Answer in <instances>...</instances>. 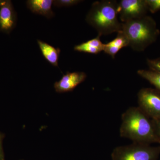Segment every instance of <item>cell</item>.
Here are the masks:
<instances>
[{"label":"cell","instance_id":"cell-1","mask_svg":"<svg viewBox=\"0 0 160 160\" xmlns=\"http://www.w3.org/2000/svg\"><path fill=\"white\" fill-rule=\"evenodd\" d=\"M120 134L133 143L159 144L152 119L138 107H130L123 112Z\"/></svg>","mask_w":160,"mask_h":160},{"label":"cell","instance_id":"cell-2","mask_svg":"<svg viewBox=\"0 0 160 160\" xmlns=\"http://www.w3.org/2000/svg\"><path fill=\"white\" fill-rule=\"evenodd\" d=\"M116 1L103 0L94 2L86 17V21L98 32V35L112 34L122 31V23L118 18Z\"/></svg>","mask_w":160,"mask_h":160},{"label":"cell","instance_id":"cell-3","mask_svg":"<svg viewBox=\"0 0 160 160\" xmlns=\"http://www.w3.org/2000/svg\"><path fill=\"white\" fill-rule=\"evenodd\" d=\"M122 32L135 51H144L159 34L154 20L149 16L122 23Z\"/></svg>","mask_w":160,"mask_h":160},{"label":"cell","instance_id":"cell-4","mask_svg":"<svg viewBox=\"0 0 160 160\" xmlns=\"http://www.w3.org/2000/svg\"><path fill=\"white\" fill-rule=\"evenodd\" d=\"M160 146L133 143L118 146L112 152V160H157Z\"/></svg>","mask_w":160,"mask_h":160},{"label":"cell","instance_id":"cell-5","mask_svg":"<svg viewBox=\"0 0 160 160\" xmlns=\"http://www.w3.org/2000/svg\"><path fill=\"white\" fill-rule=\"evenodd\" d=\"M138 106L152 120L160 119V91L152 88H143L138 94Z\"/></svg>","mask_w":160,"mask_h":160},{"label":"cell","instance_id":"cell-6","mask_svg":"<svg viewBox=\"0 0 160 160\" xmlns=\"http://www.w3.org/2000/svg\"><path fill=\"white\" fill-rule=\"evenodd\" d=\"M148 10L146 0H122L118 3V14L122 23L145 16Z\"/></svg>","mask_w":160,"mask_h":160},{"label":"cell","instance_id":"cell-7","mask_svg":"<svg viewBox=\"0 0 160 160\" xmlns=\"http://www.w3.org/2000/svg\"><path fill=\"white\" fill-rule=\"evenodd\" d=\"M86 77V73L82 72H67L63 75L59 81L55 82V90L58 93L72 91L77 86L84 82Z\"/></svg>","mask_w":160,"mask_h":160},{"label":"cell","instance_id":"cell-8","mask_svg":"<svg viewBox=\"0 0 160 160\" xmlns=\"http://www.w3.org/2000/svg\"><path fill=\"white\" fill-rule=\"evenodd\" d=\"M17 24V15L11 1L3 0L0 6V30L9 33Z\"/></svg>","mask_w":160,"mask_h":160},{"label":"cell","instance_id":"cell-9","mask_svg":"<svg viewBox=\"0 0 160 160\" xmlns=\"http://www.w3.org/2000/svg\"><path fill=\"white\" fill-rule=\"evenodd\" d=\"M52 0H28L26 6L31 12L35 14L43 16L49 19L54 16L52 9Z\"/></svg>","mask_w":160,"mask_h":160},{"label":"cell","instance_id":"cell-10","mask_svg":"<svg viewBox=\"0 0 160 160\" xmlns=\"http://www.w3.org/2000/svg\"><path fill=\"white\" fill-rule=\"evenodd\" d=\"M37 42L42 54L47 62L52 66L58 67L59 57L61 52L59 48H55L40 40H38Z\"/></svg>","mask_w":160,"mask_h":160},{"label":"cell","instance_id":"cell-11","mask_svg":"<svg viewBox=\"0 0 160 160\" xmlns=\"http://www.w3.org/2000/svg\"><path fill=\"white\" fill-rule=\"evenodd\" d=\"M99 35L92 39L89 40L77 45L74 47L75 51L79 52H86L91 54H97L103 51L104 44H103L100 40Z\"/></svg>","mask_w":160,"mask_h":160},{"label":"cell","instance_id":"cell-12","mask_svg":"<svg viewBox=\"0 0 160 160\" xmlns=\"http://www.w3.org/2000/svg\"><path fill=\"white\" fill-rule=\"evenodd\" d=\"M138 74L148 81L160 91V72L155 70L141 69L138 71Z\"/></svg>","mask_w":160,"mask_h":160},{"label":"cell","instance_id":"cell-13","mask_svg":"<svg viewBox=\"0 0 160 160\" xmlns=\"http://www.w3.org/2000/svg\"><path fill=\"white\" fill-rule=\"evenodd\" d=\"M108 44L111 46H116L121 49L124 47L129 46L128 40L122 31L118 32L117 37Z\"/></svg>","mask_w":160,"mask_h":160},{"label":"cell","instance_id":"cell-14","mask_svg":"<svg viewBox=\"0 0 160 160\" xmlns=\"http://www.w3.org/2000/svg\"><path fill=\"white\" fill-rule=\"evenodd\" d=\"M81 0H54L53 5L57 7H70L82 2Z\"/></svg>","mask_w":160,"mask_h":160},{"label":"cell","instance_id":"cell-15","mask_svg":"<svg viewBox=\"0 0 160 160\" xmlns=\"http://www.w3.org/2000/svg\"><path fill=\"white\" fill-rule=\"evenodd\" d=\"M148 10L155 13L160 10V0H146Z\"/></svg>","mask_w":160,"mask_h":160},{"label":"cell","instance_id":"cell-16","mask_svg":"<svg viewBox=\"0 0 160 160\" xmlns=\"http://www.w3.org/2000/svg\"><path fill=\"white\" fill-rule=\"evenodd\" d=\"M120 49H121L118 47L111 46L107 43V44H104L103 51H104L105 53L111 56L113 58H114L116 55L120 51Z\"/></svg>","mask_w":160,"mask_h":160},{"label":"cell","instance_id":"cell-17","mask_svg":"<svg viewBox=\"0 0 160 160\" xmlns=\"http://www.w3.org/2000/svg\"><path fill=\"white\" fill-rule=\"evenodd\" d=\"M147 64L150 69L160 72V58L155 59H148Z\"/></svg>","mask_w":160,"mask_h":160},{"label":"cell","instance_id":"cell-18","mask_svg":"<svg viewBox=\"0 0 160 160\" xmlns=\"http://www.w3.org/2000/svg\"><path fill=\"white\" fill-rule=\"evenodd\" d=\"M155 131L160 145V119L152 120Z\"/></svg>","mask_w":160,"mask_h":160},{"label":"cell","instance_id":"cell-19","mask_svg":"<svg viewBox=\"0 0 160 160\" xmlns=\"http://www.w3.org/2000/svg\"><path fill=\"white\" fill-rule=\"evenodd\" d=\"M3 135L0 132V160H4V155H3L2 148V141Z\"/></svg>","mask_w":160,"mask_h":160},{"label":"cell","instance_id":"cell-20","mask_svg":"<svg viewBox=\"0 0 160 160\" xmlns=\"http://www.w3.org/2000/svg\"><path fill=\"white\" fill-rule=\"evenodd\" d=\"M3 0H0V6L2 5V3Z\"/></svg>","mask_w":160,"mask_h":160}]
</instances>
